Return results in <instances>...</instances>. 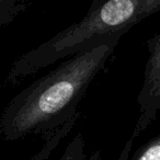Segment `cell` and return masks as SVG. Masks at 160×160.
<instances>
[{"mask_svg":"<svg viewBox=\"0 0 160 160\" xmlns=\"http://www.w3.org/2000/svg\"><path fill=\"white\" fill-rule=\"evenodd\" d=\"M135 160H160V137L151 140Z\"/></svg>","mask_w":160,"mask_h":160,"instance_id":"6","label":"cell"},{"mask_svg":"<svg viewBox=\"0 0 160 160\" xmlns=\"http://www.w3.org/2000/svg\"><path fill=\"white\" fill-rule=\"evenodd\" d=\"M157 11H160V0L93 1L81 20L18 58L10 68L7 81L14 85L58 60L120 41L129 29Z\"/></svg>","mask_w":160,"mask_h":160,"instance_id":"2","label":"cell"},{"mask_svg":"<svg viewBox=\"0 0 160 160\" xmlns=\"http://www.w3.org/2000/svg\"><path fill=\"white\" fill-rule=\"evenodd\" d=\"M118 40L79 53L34 80L2 112L0 134L8 142L56 131L78 113L77 107L105 67Z\"/></svg>","mask_w":160,"mask_h":160,"instance_id":"1","label":"cell"},{"mask_svg":"<svg viewBox=\"0 0 160 160\" xmlns=\"http://www.w3.org/2000/svg\"><path fill=\"white\" fill-rule=\"evenodd\" d=\"M59 160H99V155L87 157L85 153V142L81 134L76 135V137L67 145Z\"/></svg>","mask_w":160,"mask_h":160,"instance_id":"5","label":"cell"},{"mask_svg":"<svg viewBox=\"0 0 160 160\" xmlns=\"http://www.w3.org/2000/svg\"><path fill=\"white\" fill-rule=\"evenodd\" d=\"M150 56L146 65L144 90L142 92V105L159 104L160 102V33L149 43Z\"/></svg>","mask_w":160,"mask_h":160,"instance_id":"3","label":"cell"},{"mask_svg":"<svg viewBox=\"0 0 160 160\" xmlns=\"http://www.w3.org/2000/svg\"><path fill=\"white\" fill-rule=\"evenodd\" d=\"M79 116H80V113L78 112L70 121L65 123L62 126H60L59 128H57L56 131L49 133V136H48V138H47L45 145L43 146V148L41 149L31 160H47V158L49 157L52 151H53L54 149L58 146V144L70 133L72 127L75 126V124L77 123V120L79 118Z\"/></svg>","mask_w":160,"mask_h":160,"instance_id":"4","label":"cell"}]
</instances>
